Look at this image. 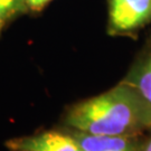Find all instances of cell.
Listing matches in <instances>:
<instances>
[{
	"label": "cell",
	"mask_w": 151,
	"mask_h": 151,
	"mask_svg": "<svg viewBox=\"0 0 151 151\" xmlns=\"http://www.w3.org/2000/svg\"><path fill=\"white\" fill-rule=\"evenodd\" d=\"M60 124L93 134L142 135L151 130V110L120 81L102 94L67 106Z\"/></svg>",
	"instance_id": "cell-1"
},
{
	"label": "cell",
	"mask_w": 151,
	"mask_h": 151,
	"mask_svg": "<svg viewBox=\"0 0 151 151\" xmlns=\"http://www.w3.org/2000/svg\"><path fill=\"white\" fill-rule=\"evenodd\" d=\"M108 32L134 37L151 22V0H108Z\"/></svg>",
	"instance_id": "cell-2"
},
{
	"label": "cell",
	"mask_w": 151,
	"mask_h": 151,
	"mask_svg": "<svg viewBox=\"0 0 151 151\" xmlns=\"http://www.w3.org/2000/svg\"><path fill=\"white\" fill-rule=\"evenodd\" d=\"M5 146L9 151H83L63 127L12 138L6 141Z\"/></svg>",
	"instance_id": "cell-3"
},
{
	"label": "cell",
	"mask_w": 151,
	"mask_h": 151,
	"mask_svg": "<svg viewBox=\"0 0 151 151\" xmlns=\"http://www.w3.org/2000/svg\"><path fill=\"white\" fill-rule=\"evenodd\" d=\"M77 141L83 151H138L141 135L93 134L63 127Z\"/></svg>",
	"instance_id": "cell-4"
},
{
	"label": "cell",
	"mask_w": 151,
	"mask_h": 151,
	"mask_svg": "<svg viewBox=\"0 0 151 151\" xmlns=\"http://www.w3.org/2000/svg\"><path fill=\"white\" fill-rule=\"evenodd\" d=\"M122 82L133 88L151 110V36L135 56Z\"/></svg>",
	"instance_id": "cell-5"
},
{
	"label": "cell",
	"mask_w": 151,
	"mask_h": 151,
	"mask_svg": "<svg viewBox=\"0 0 151 151\" xmlns=\"http://www.w3.org/2000/svg\"><path fill=\"white\" fill-rule=\"evenodd\" d=\"M27 10L24 0H0V14L7 22L25 14Z\"/></svg>",
	"instance_id": "cell-6"
},
{
	"label": "cell",
	"mask_w": 151,
	"mask_h": 151,
	"mask_svg": "<svg viewBox=\"0 0 151 151\" xmlns=\"http://www.w3.org/2000/svg\"><path fill=\"white\" fill-rule=\"evenodd\" d=\"M50 1L52 0H24L28 10L34 11V12L42 11Z\"/></svg>",
	"instance_id": "cell-7"
},
{
	"label": "cell",
	"mask_w": 151,
	"mask_h": 151,
	"mask_svg": "<svg viewBox=\"0 0 151 151\" xmlns=\"http://www.w3.org/2000/svg\"><path fill=\"white\" fill-rule=\"evenodd\" d=\"M138 151H151V130L141 135Z\"/></svg>",
	"instance_id": "cell-8"
},
{
	"label": "cell",
	"mask_w": 151,
	"mask_h": 151,
	"mask_svg": "<svg viewBox=\"0 0 151 151\" xmlns=\"http://www.w3.org/2000/svg\"><path fill=\"white\" fill-rule=\"evenodd\" d=\"M7 22V20H6L5 18L2 17V15L0 14V32H1V29H2V27L5 26V22Z\"/></svg>",
	"instance_id": "cell-9"
}]
</instances>
